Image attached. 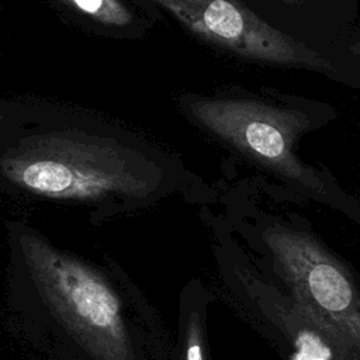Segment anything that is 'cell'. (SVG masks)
Instances as JSON below:
<instances>
[{
  "label": "cell",
  "instance_id": "6da1fadb",
  "mask_svg": "<svg viewBox=\"0 0 360 360\" xmlns=\"http://www.w3.org/2000/svg\"><path fill=\"white\" fill-rule=\"evenodd\" d=\"M186 111L201 129L252 166L267 191L349 212L360 210V201L345 191L328 169L300 155L307 135L338 118V110L329 103L274 89L232 87L188 97Z\"/></svg>",
  "mask_w": 360,
  "mask_h": 360
},
{
  "label": "cell",
  "instance_id": "7a4b0ae2",
  "mask_svg": "<svg viewBox=\"0 0 360 360\" xmlns=\"http://www.w3.org/2000/svg\"><path fill=\"white\" fill-rule=\"evenodd\" d=\"M0 174L32 195L89 202L148 198L165 180L163 167L141 150L80 129L21 138L1 152Z\"/></svg>",
  "mask_w": 360,
  "mask_h": 360
},
{
  "label": "cell",
  "instance_id": "3957f363",
  "mask_svg": "<svg viewBox=\"0 0 360 360\" xmlns=\"http://www.w3.org/2000/svg\"><path fill=\"white\" fill-rule=\"evenodd\" d=\"M20 246L39 297L89 354L135 360L121 301L98 271L31 232Z\"/></svg>",
  "mask_w": 360,
  "mask_h": 360
},
{
  "label": "cell",
  "instance_id": "277c9868",
  "mask_svg": "<svg viewBox=\"0 0 360 360\" xmlns=\"http://www.w3.org/2000/svg\"><path fill=\"white\" fill-rule=\"evenodd\" d=\"M260 239L280 266L297 307L332 342L360 352V291L308 231L266 218Z\"/></svg>",
  "mask_w": 360,
  "mask_h": 360
},
{
  "label": "cell",
  "instance_id": "5b68a950",
  "mask_svg": "<svg viewBox=\"0 0 360 360\" xmlns=\"http://www.w3.org/2000/svg\"><path fill=\"white\" fill-rule=\"evenodd\" d=\"M80 14L107 27L121 28L132 22V14L120 0H63Z\"/></svg>",
  "mask_w": 360,
  "mask_h": 360
},
{
  "label": "cell",
  "instance_id": "8992f818",
  "mask_svg": "<svg viewBox=\"0 0 360 360\" xmlns=\"http://www.w3.org/2000/svg\"><path fill=\"white\" fill-rule=\"evenodd\" d=\"M183 360H205L202 325L198 314L190 315L184 332Z\"/></svg>",
  "mask_w": 360,
  "mask_h": 360
},
{
  "label": "cell",
  "instance_id": "52a82bcc",
  "mask_svg": "<svg viewBox=\"0 0 360 360\" xmlns=\"http://www.w3.org/2000/svg\"><path fill=\"white\" fill-rule=\"evenodd\" d=\"M342 52L360 63V21L349 28L335 44Z\"/></svg>",
  "mask_w": 360,
  "mask_h": 360
}]
</instances>
